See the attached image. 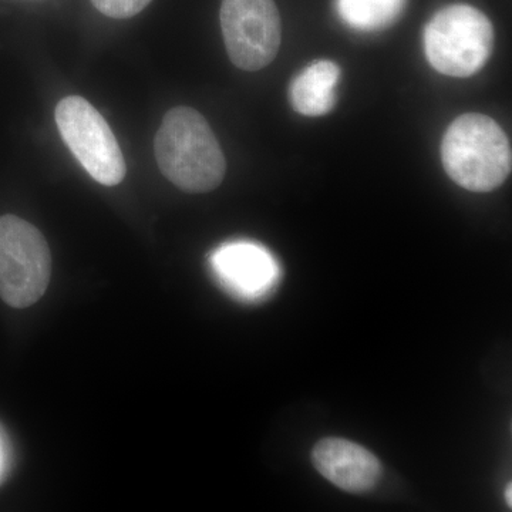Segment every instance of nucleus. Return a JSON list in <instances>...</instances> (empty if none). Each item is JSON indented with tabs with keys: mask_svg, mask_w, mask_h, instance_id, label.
Instances as JSON below:
<instances>
[{
	"mask_svg": "<svg viewBox=\"0 0 512 512\" xmlns=\"http://www.w3.org/2000/svg\"><path fill=\"white\" fill-rule=\"evenodd\" d=\"M154 151L161 173L180 190L202 194L224 180L227 163L207 120L191 107L165 114Z\"/></svg>",
	"mask_w": 512,
	"mask_h": 512,
	"instance_id": "1",
	"label": "nucleus"
},
{
	"mask_svg": "<svg viewBox=\"0 0 512 512\" xmlns=\"http://www.w3.org/2000/svg\"><path fill=\"white\" fill-rule=\"evenodd\" d=\"M3 470V450H2V443H0V474H2Z\"/></svg>",
	"mask_w": 512,
	"mask_h": 512,
	"instance_id": "12",
	"label": "nucleus"
},
{
	"mask_svg": "<svg viewBox=\"0 0 512 512\" xmlns=\"http://www.w3.org/2000/svg\"><path fill=\"white\" fill-rule=\"evenodd\" d=\"M507 501H508V505H512V498H511V485H508V491H507Z\"/></svg>",
	"mask_w": 512,
	"mask_h": 512,
	"instance_id": "13",
	"label": "nucleus"
},
{
	"mask_svg": "<svg viewBox=\"0 0 512 512\" xmlns=\"http://www.w3.org/2000/svg\"><path fill=\"white\" fill-rule=\"evenodd\" d=\"M339 79L338 64L329 60L306 67L289 89L293 109L306 117L325 116L335 107Z\"/></svg>",
	"mask_w": 512,
	"mask_h": 512,
	"instance_id": "9",
	"label": "nucleus"
},
{
	"mask_svg": "<svg viewBox=\"0 0 512 512\" xmlns=\"http://www.w3.org/2000/svg\"><path fill=\"white\" fill-rule=\"evenodd\" d=\"M221 29L238 69L256 72L278 55L282 28L274 0H222Z\"/></svg>",
	"mask_w": 512,
	"mask_h": 512,
	"instance_id": "6",
	"label": "nucleus"
},
{
	"mask_svg": "<svg viewBox=\"0 0 512 512\" xmlns=\"http://www.w3.org/2000/svg\"><path fill=\"white\" fill-rule=\"evenodd\" d=\"M313 464L326 480L352 494L373 490L382 476L375 454L343 439H325L313 448Z\"/></svg>",
	"mask_w": 512,
	"mask_h": 512,
	"instance_id": "8",
	"label": "nucleus"
},
{
	"mask_svg": "<svg viewBox=\"0 0 512 512\" xmlns=\"http://www.w3.org/2000/svg\"><path fill=\"white\" fill-rule=\"evenodd\" d=\"M441 160L448 177L473 192H490L511 174L510 141L503 128L484 114H464L447 128Z\"/></svg>",
	"mask_w": 512,
	"mask_h": 512,
	"instance_id": "2",
	"label": "nucleus"
},
{
	"mask_svg": "<svg viewBox=\"0 0 512 512\" xmlns=\"http://www.w3.org/2000/svg\"><path fill=\"white\" fill-rule=\"evenodd\" d=\"M52 256L42 232L16 217H0V298L16 309L35 305L45 295Z\"/></svg>",
	"mask_w": 512,
	"mask_h": 512,
	"instance_id": "4",
	"label": "nucleus"
},
{
	"mask_svg": "<svg viewBox=\"0 0 512 512\" xmlns=\"http://www.w3.org/2000/svg\"><path fill=\"white\" fill-rule=\"evenodd\" d=\"M404 6L406 0H336L343 22L362 32L389 28L402 16Z\"/></svg>",
	"mask_w": 512,
	"mask_h": 512,
	"instance_id": "10",
	"label": "nucleus"
},
{
	"mask_svg": "<svg viewBox=\"0 0 512 512\" xmlns=\"http://www.w3.org/2000/svg\"><path fill=\"white\" fill-rule=\"evenodd\" d=\"M494 47V29L481 10L468 5L441 9L424 30V50L434 70L451 77L480 72Z\"/></svg>",
	"mask_w": 512,
	"mask_h": 512,
	"instance_id": "3",
	"label": "nucleus"
},
{
	"mask_svg": "<svg viewBox=\"0 0 512 512\" xmlns=\"http://www.w3.org/2000/svg\"><path fill=\"white\" fill-rule=\"evenodd\" d=\"M211 265L221 284L245 301L265 298L281 278L275 256L255 242L222 245L212 254Z\"/></svg>",
	"mask_w": 512,
	"mask_h": 512,
	"instance_id": "7",
	"label": "nucleus"
},
{
	"mask_svg": "<svg viewBox=\"0 0 512 512\" xmlns=\"http://www.w3.org/2000/svg\"><path fill=\"white\" fill-rule=\"evenodd\" d=\"M56 123L64 143L93 180L107 187L124 180L126 161L117 138L89 101L66 97L57 104Z\"/></svg>",
	"mask_w": 512,
	"mask_h": 512,
	"instance_id": "5",
	"label": "nucleus"
},
{
	"mask_svg": "<svg viewBox=\"0 0 512 512\" xmlns=\"http://www.w3.org/2000/svg\"><path fill=\"white\" fill-rule=\"evenodd\" d=\"M94 8L114 19L133 18L150 5L151 0H92Z\"/></svg>",
	"mask_w": 512,
	"mask_h": 512,
	"instance_id": "11",
	"label": "nucleus"
}]
</instances>
